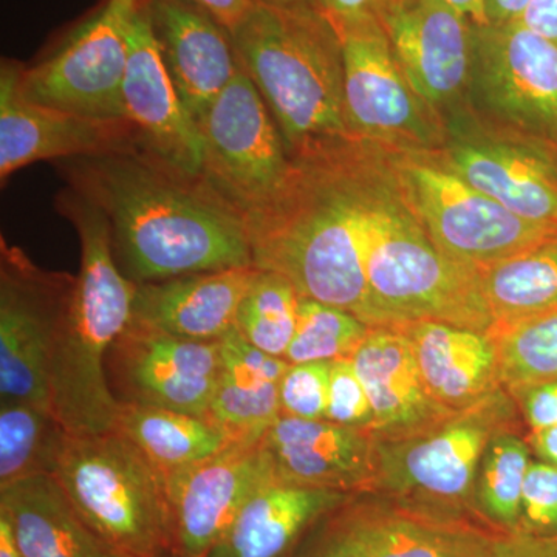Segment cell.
I'll use <instances>...</instances> for the list:
<instances>
[{
  "label": "cell",
  "mask_w": 557,
  "mask_h": 557,
  "mask_svg": "<svg viewBox=\"0 0 557 557\" xmlns=\"http://www.w3.org/2000/svg\"><path fill=\"white\" fill-rule=\"evenodd\" d=\"M412 344L429 394L450 412L475 405L504 386L490 333L434 321L397 325Z\"/></svg>",
  "instance_id": "obj_25"
},
{
  "label": "cell",
  "mask_w": 557,
  "mask_h": 557,
  "mask_svg": "<svg viewBox=\"0 0 557 557\" xmlns=\"http://www.w3.org/2000/svg\"><path fill=\"white\" fill-rule=\"evenodd\" d=\"M22 557H115L81 519L53 474L35 475L0 490Z\"/></svg>",
  "instance_id": "obj_27"
},
{
  "label": "cell",
  "mask_w": 557,
  "mask_h": 557,
  "mask_svg": "<svg viewBox=\"0 0 557 557\" xmlns=\"http://www.w3.org/2000/svg\"><path fill=\"white\" fill-rule=\"evenodd\" d=\"M220 364V341L182 339L131 322L109 348L106 376L119 403L207 417Z\"/></svg>",
  "instance_id": "obj_15"
},
{
  "label": "cell",
  "mask_w": 557,
  "mask_h": 557,
  "mask_svg": "<svg viewBox=\"0 0 557 557\" xmlns=\"http://www.w3.org/2000/svg\"><path fill=\"white\" fill-rule=\"evenodd\" d=\"M376 17L410 86L446 129L469 119L474 22L443 0H386Z\"/></svg>",
  "instance_id": "obj_14"
},
{
  "label": "cell",
  "mask_w": 557,
  "mask_h": 557,
  "mask_svg": "<svg viewBox=\"0 0 557 557\" xmlns=\"http://www.w3.org/2000/svg\"><path fill=\"white\" fill-rule=\"evenodd\" d=\"M256 273L255 265L236 267L138 285L132 322L177 338L214 343L236 327Z\"/></svg>",
  "instance_id": "obj_22"
},
{
  "label": "cell",
  "mask_w": 557,
  "mask_h": 557,
  "mask_svg": "<svg viewBox=\"0 0 557 557\" xmlns=\"http://www.w3.org/2000/svg\"><path fill=\"white\" fill-rule=\"evenodd\" d=\"M530 443L542 461L557 467V424L531 431Z\"/></svg>",
  "instance_id": "obj_46"
},
{
  "label": "cell",
  "mask_w": 557,
  "mask_h": 557,
  "mask_svg": "<svg viewBox=\"0 0 557 557\" xmlns=\"http://www.w3.org/2000/svg\"><path fill=\"white\" fill-rule=\"evenodd\" d=\"M531 0H485L487 24L502 25L518 22Z\"/></svg>",
  "instance_id": "obj_45"
},
{
  "label": "cell",
  "mask_w": 557,
  "mask_h": 557,
  "mask_svg": "<svg viewBox=\"0 0 557 557\" xmlns=\"http://www.w3.org/2000/svg\"><path fill=\"white\" fill-rule=\"evenodd\" d=\"M555 163H556V166H557V150H556V153H555Z\"/></svg>",
  "instance_id": "obj_50"
},
{
  "label": "cell",
  "mask_w": 557,
  "mask_h": 557,
  "mask_svg": "<svg viewBox=\"0 0 557 557\" xmlns=\"http://www.w3.org/2000/svg\"><path fill=\"white\" fill-rule=\"evenodd\" d=\"M62 171L104 212L113 256L135 284L252 265L247 218L203 175L139 149L65 160Z\"/></svg>",
  "instance_id": "obj_1"
},
{
  "label": "cell",
  "mask_w": 557,
  "mask_h": 557,
  "mask_svg": "<svg viewBox=\"0 0 557 557\" xmlns=\"http://www.w3.org/2000/svg\"><path fill=\"white\" fill-rule=\"evenodd\" d=\"M20 62L0 67V178L47 160H73L139 149L129 120L76 115L33 102L17 84Z\"/></svg>",
  "instance_id": "obj_17"
},
{
  "label": "cell",
  "mask_w": 557,
  "mask_h": 557,
  "mask_svg": "<svg viewBox=\"0 0 557 557\" xmlns=\"http://www.w3.org/2000/svg\"><path fill=\"white\" fill-rule=\"evenodd\" d=\"M333 25L343 44L344 106L351 137L409 156L445 148L448 129L410 86L376 14Z\"/></svg>",
  "instance_id": "obj_9"
},
{
  "label": "cell",
  "mask_w": 557,
  "mask_h": 557,
  "mask_svg": "<svg viewBox=\"0 0 557 557\" xmlns=\"http://www.w3.org/2000/svg\"><path fill=\"white\" fill-rule=\"evenodd\" d=\"M530 463L527 443L509 429L487 443L480 460L474 507L509 534L518 533L523 482Z\"/></svg>",
  "instance_id": "obj_32"
},
{
  "label": "cell",
  "mask_w": 557,
  "mask_h": 557,
  "mask_svg": "<svg viewBox=\"0 0 557 557\" xmlns=\"http://www.w3.org/2000/svg\"><path fill=\"white\" fill-rule=\"evenodd\" d=\"M508 388L511 397H515V401H518L531 431L556 426L557 380L519 384V386Z\"/></svg>",
  "instance_id": "obj_40"
},
{
  "label": "cell",
  "mask_w": 557,
  "mask_h": 557,
  "mask_svg": "<svg viewBox=\"0 0 557 557\" xmlns=\"http://www.w3.org/2000/svg\"><path fill=\"white\" fill-rule=\"evenodd\" d=\"M203 177L245 218L276 199L295 172L276 121L244 65L197 121Z\"/></svg>",
  "instance_id": "obj_11"
},
{
  "label": "cell",
  "mask_w": 557,
  "mask_h": 557,
  "mask_svg": "<svg viewBox=\"0 0 557 557\" xmlns=\"http://www.w3.org/2000/svg\"><path fill=\"white\" fill-rule=\"evenodd\" d=\"M57 209L81 244V269L62 319L50 369L51 408L70 435L115 429L120 403L106 376V357L132 322L138 284L121 273L104 212L67 186Z\"/></svg>",
  "instance_id": "obj_4"
},
{
  "label": "cell",
  "mask_w": 557,
  "mask_h": 557,
  "mask_svg": "<svg viewBox=\"0 0 557 557\" xmlns=\"http://www.w3.org/2000/svg\"><path fill=\"white\" fill-rule=\"evenodd\" d=\"M0 557H22L9 519L3 515H0Z\"/></svg>",
  "instance_id": "obj_48"
},
{
  "label": "cell",
  "mask_w": 557,
  "mask_h": 557,
  "mask_svg": "<svg viewBox=\"0 0 557 557\" xmlns=\"http://www.w3.org/2000/svg\"><path fill=\"white\" fill-rule=\"evenodd\" d=\"M519 22L557 44V0H531Z\"/></svg>",
  "instance_id": "obj_43"
},
{
  "label": "cell",
  "mask_w": 557,
  "mask_h": 557,
  "mask_svg": "<svg viewBox=\"0 0 557 557\" xmlns=\"http://www.w3.org/2000/svg\"><path fill=\"white\" fill-rule=\"evenodd\" d=\"M448 5L460 11L461 14L474 22L475 25H485V0H443Z\"/></svg>",
  "instance_id": "obj_47"
},
{
  "label": "cell",
  "mask_w": 557,
  "mask_h": 557,
  "mask_svg": "<svg viewBox=\"0 0 557 557\" xmlns=\"http://www.w3.org/2000/svg\"><path fill=\"white\" fill-rule=\"evenodd\" d=\"M259 2H267V3H302V2H314V3H318V0H259Z\"/></svg>",
  "instance_id": "obj_49"
},
{
  "label": "cell",
  "mask_w": 557,
  "mask_h": 557,
  "mask_svg": "<svg viewBox=\"0 0 557 557\" xmlns=\"http://www.w3.org/2000/svg\"><path fill=\"white\" fill-rule=\"evenodd\" d=\"M150 25L183 104L199 121L242 69L236 42L189 0H148Z\"/></svg>",
  "instance_id": "obj_21"
},
{
  "label": "cell",
  "mask_w": 557,
  "mask_h": 557,
  "mask_svg": "<svg viewBox=\"0 0 557 557\" xmlns=\"http://www.w3.org/2000/svg\"><path fill=\"white\" fill-rule=\"evenodd\" d=\"M469 104L491 129L557 150V44L522 22L474 27Z\"/></svg>",
  "instance_id": "obj_8"
},
{
  "label": "cell",
  "mask_w": 557,
  "mask_h": 557,
  "mask_svg": "<svg viewBox=\"0 0 557 557\" xmlns=\"http://www.w3.org/2000/svg\"><path fill=\"white\" fill-rule=\"evenodd\" d=\"M332 362L289 364L281 381L282 416L302 420H327Z\"/></svg>",
  "instance_id": "obj_36"
},
{
  "label": "cell",
  "mask_w": 557,
  "mask_h": 557,
  "mask_svg": "<svg viewBox=\"0 0 557 557\" xmlns=\"http://www.w3.org/2000/svg\"><path fill=\"white\" fill-rule=\"evenodd\" d=\"M75 276L40 269L20 247L0 248V399L51 409L50 369Z\"/></svg>",
  "instance_id": "obj_13"
},
{
  "label": "cell",
  "mask_w": 557,
  "mask_h": 557,
  "mask_svg": "<svg viewBox=\"0 0 557 557\" xmlns=\"http://www.w3.org/2000/svg\"><path fill=\"white\" fill-rule=\"evenodd\" d=\"M364 267L384 327L434 321L483 333L494 329L479 270L450 259L428 236L403 196L392 153L369 208Z\"/></svg>",
  "instance_id": "obj_5"
},
{
  "label": "cell",
  "mask_w": 557,
  "mask_h": 557,
  "mask_svg": "<svg viewBox=\"0 0 557 557\" xmlns=\"http://www.w3.org/2000/svg\"><path fill=\"white\" fill-rule=\"evenodd\" d=\"M515 405L504 388L408 437L376 440L373 490L438 504H474L475 475L487 443L508 431Z\"/></svg>",
  "instance_id": "obj_10"
},
{
  "label": "cell",
  "mask_w": 557,
  "mask_h": 557,
  "mask_svg": "<svg viewBox=\"0 0 557 557\" xmlns=\"http://www.w3.org/2000/svg\"><path fill=\"white\" fill-rule=\"evenodd\" d=\"M115 557H120V556H115ZM168 557H172V556H168Z\"/></svg>",
  "instance_id": "obj_51"
},
{
  "label": "cell",
  "mask_w": 557,
  "mask_h": 557,
  "mask_svg": "<svg viewBox=\"0 0 557 557\" xmlns=\"http://www.w3.org/2000/svg\"><path fill=\"white\" fill-rule=\"evenodd\" d=\"M392 163L403 196L428 236L463 265L483 270L557 236L556 226L512 214L434 157L392 153Z\"/></svg>",
  "instance_id": "obj_7"
},
{
  "label": "cell",
  "mask_w": 557,
  "mask_h": 557,
  "mask_svg": "<svg viewBox=\"0 0 557 557\" xmlns=\"http://www.w3.org/2000/svg\"><path fill=\"white\" fill-rule=\"evenodd\" d=\"M475 557H557V537H533L525 534L493 537Z\"/></svg>",
  "instance_id": "obj_41"
},
{
  "label": "cell",
  "mask_w": 557,
  "mask_h": 557,
  "mask_svg": "<svg viewBox=\"0 0 557 557\" xmlns=\"http://www.w3.org/2000/svg\"><path fill=\"white\" fill-rule=\"evenodd\" d=\"M164 480L172 557H208L244 505L274 475L260 442L233 443Z\"/></svg>",
  "instance_id": "obj_16"
},
{
  "label": "cell",
  "mask_w": 557,
  "mask_h": 557,
  "mask_svg": "<svg viewBox=\"0 0 557 557\" xmlns=\"http://www.w3.org/2000/svg\"><path fill=\"white\" fill-rule=\"evenodd\" d=\"M373 409L376 440L408 437L454 412L429 394L412 344L398 327H375L350 358Z\"/></svg>",
  "instance_id": "obj_23"
},
{
  "label": "cell",
  "mask_w": 557,
  "mask_h": 557,
  "mask_svg": "<svg viewBox=\"0 0 557 557\" xmlns=\"http://www.w3.org/2000/svg\"><path fill=\"white\" fill-rule=\"evenodd\" d=\"M302 299L287 277L258 269L242 299L236 329L251 346L284 358L298 327Z\"/></svg>",
  "instance_id": "obj_33"
},
{
  "label": "cell",
  "mask_w": 557,
  "mask_h": 557,
  "mask_svg": "<svg viewBox=\"0 0 557 557\" xmlns=\"http://www.w3.org/2000/svg\"><path fill=\"white\" fill-rule=\"evenodd\" d=\"M355 509L366 557H475L493 539L417 509Z\"/></svg>",
  "instance_id": "obj_28"
},
{
  "label": "cell",
  "mask_w": 557,
  "mask_h": 557,
  "mask_svg": "<svg viewBox=\"0 0 557 557\" xmlns=\"http://www.w3.org/2000/svg\"><path fill=\"white\" fill-rule=\"evenodd\" d=\"M384 2L386 0H318V5L324 10L330 21L343 22L376 14Z\"/></svg>",
  "instance_id": "obj_44"
},
{
  "label": "cell",
  "mask_w": 557,
  "mask_h": 557,
  "mask_svg": "<svg viewBox=\"0 0 557 557\" xmlns=\"http://www.w3.org/2000/svg\"><path fill=\"white\" fill-rule=\"evenodd\" d=\"M67 437L53 410L0 399V490L35 475L54 474Z\"/></svg>",
  "instance_id": "obj_31"
},
{
  "label": "cell",
  "mask_w": 557,
  "mask_h": 557,
  "mask_svg": "<svg viewBox=\"0 0 557 557\" xmlns=\"http://www.w3.org/2000/svg\"><path fill=\"white\" fill-rule=\"evenodd\" d=\"M372 327L347 311L302 299L298 327L284 355L289 364L350 359Z\"/></svg>",
  "instance_id": "obj_35"
},
{
  "label": "cell",
  "mask_w": 557,
  "mask_h": 557,
  "mask_svg": "<svg viewBox=\"0 0 557 557\" xmlns=\"http://www.w3.org/2000/svg\"><path fill=\"white\" fill-rule=\"evenodd\" d=\"M139 0H104L46 60L20 64L17 84L28 100L76 115L127 120L123 84L129 30Z\"/></svg>",
  "instance_id": "obj_12"
},
{
  "label": "cell",
  "mask_w": 557,
  "mask_h": 557,
  "mask_svg": "<svg viewBox=\"0 0 557 557\" xmlns=\"http://www.w3.org/2000/svg\"><path fill=\"white\" fill-rule=\"evenodd\" d=\"M289 557H366L354 498L322 519Z\"/></svg>",
  "instance_id": "obj_38"
},
{
  "label": "cell",
  "mask_w": 557,
  "mask_h": 557,
  "mask_svg": "<svg viewBox=\"0 0 557 557\" xmlns=\"http://www.w3.org/2000/svg\"><path fill=\"white\" fill-rule=\"evenodd\" d=\"M233 38L293 161L357 143L344 106L343 44L318 3L258 2Z\"/></svg>",
  "instance_id": "obj_3"
},
{
  "label": "cell",
  "mask_w": 557,
  "mask_h": 557,
  "mask_svg": "<svg viewBox=\"0 0 557 557\" xmlns=\"http://www.w3.org/2000/svg\"><path fill=\"white\" fill-rule=\"evenodd\" d=\"M53 475L110 552L172 556L164 474L120 431L69 434Z\"/></svg>",
  "instance_id": "obj_6"
},
{
  "label": "cell",
  "mask_w": 557,
  "mask_h": 557,
  "mask_svg": "<svg viewBox=\"0 0 557 557\" xmlns=\"http://www.w3.org/2000/svg\"><path fill=\"white\" fill-rule=\"evenodd\" d=\"M512 214L557 228V166L544 150L491 129L454 127L428 153Z\"/></svg>",
  "instance_id": "obj_18"
},
{
  "label": "cell",
  "mask_w": 557,
  "mask_h": 557,
  "mask_svg": "<svg viewBox=\"0 0 557 557\" xmlns=\"http://www.w3.org/2000/svg\"><path fill=\"white\" fill-rule=\"evenodd\" d=\"M490 335L497 344L504 386L557 380V310L496 325Z\"/></svg>",
  "instance_id": "obj_34"
},
{
  "label": "cell",
  "mask_w": 557,
  "mask_h": 557,
  "mask_svg": "<svg viewBox=\"0 0 557 557\" xmlns=\"http://www.w3.org/2000/svg\"><path fill=\"white\" fill-rule=\"evenodd\" d=\"M525 536L557 537V467L531 461L522 490L518 533Z\"/></svg>",
  "instance_id": "obj_37"
},
{
  "label": "cell",
  "mask_w": 557,
  "mask_h": 557,
  "mask_svg": "<svg viewBox=\"0 0 557 557\" xmlns=\"http://www.w3.org/2000/svg\"><path fill=\"white\" fill-rule=\"evenodd\" d=\"M197 7L208 11L223 27L228 28L231 35L236 32L242 22L258 5L259 0H189Z\"/></svg>",
  "instance_id": "obj_42"
},
{
  "label": "cell",
  "mask_w": 557,
  "mask_h": 557,
  "mask_svg": "<svg viewBox=\"0 0 557 557\" xmlns=\"http://www.w3.org/2000/svg\"><path fill=\"white\" fill-rule=\"evenodd\" d=\"M220 354L207 418L231 443L258 445L282 416L278 388L289 362L251 346L236 327L220 339Z\"/></svg>",
  "instance_id": "obj_26"
},
{
  "label": "cell",
  "mask_w": 557,
  "mask_h": 557,
  "mask_svg": "<svg viewBox=\"0 0 557 557\" xmlns=\"http://www.w3.org/2000/svg\"><path fill=\"white\" fill-rule=\"evenodd\" d=\"M327 420L372 434V405L350 359L333 361L330 368Z\"/></svg>",
  "instance_id": "obj_39"
},
{
  "label": "cell",
  "mask_w": 557,
  "mask_h": 557,
  "mask_svg": "<svg viewBox=\"0 0 557 557\" xmlns=\"http://www.w3.org/2000/svg\"><path fill=\"white\" fill-rule=\"evenodd\" d=\"M354 496L271 480L244 505L208 557H289L322 519Z\"/></svg>",
  "instance_id": "obj_24"
},
{
  "label": "cell",
  "mask_w": 557,
  "mask_h": 557,
  "mask_svg": "<svg viewBox=\"0 0 557 557\" xmlns=\"http://www.w3.org/2000/svg\"><path fill=\"white\" fill-rule=\"evenodd\" d=\"M479 277L494 327L557 310V236L479 270Z\"/></svg>",
  "instance_id": "obj_30"
},
{
  "label": "cell",
  "mask_w": 557,
  "mask_h": 557,
  "mask_svg": "<svg viewBox=\"0 0 557 557\" xmlns=\"http://www.w3.org/2000/svg\"><path fill=\"white\" fill-rule=\"evenodd\" d=\"M388 163L391 152L359 141L296 160L284 190L247 219L252 265L287 277L304 299L384 327L366 276L364 239Z\"/></svg>",
  "instance_id": "obj_2"
},
{
  "label": "cell",
  "mask_w": 557,
  "mask_h": 557,
  "mask_svg": "<svg viewBox=\"0 0 557 557\" xmlns=\"http://www.w3.org/2000/svg\"><path fill=\"white\" fill-rule=\"evenodd\" d=\"M123 102L137 131L139 150L189 175H203L199 126L183 104L159 42L153 36L148 0H139L132 20Z\"/></svg>",
  "instance_id": "obj_19"
},
{
  "label": "cell",
  "mask_w": 557,
  "mask_h": 557,
  "mask_svg": "<svg viewBox=\"0 0 557 557\" xmlns=\"http://www.w3.org/2000/svg\"><path fill=\"white\" fill-rule=\"evenodd\" d=\"M262 448L277 482L348 494L373 490L376 440L369 431L281 416Z\"/></svg>",
  "instance_id": "obj_20"
},
{
  "label": "cell",
  "mask_w": 557,
  "mask_h": 557,
  "mask_svg": "<svg viewBox=\"0 0 557 557\" xmlns=\"http://www.w3.org/2000/svg\"><path fill=\"white\" fill-rule=\"evenodd\" d=\"M116 431L164 475L200 463L233 443L207 417L120 403Z\"/></svg>",
  "instance_id": "obj_29"
}]
</instances>
